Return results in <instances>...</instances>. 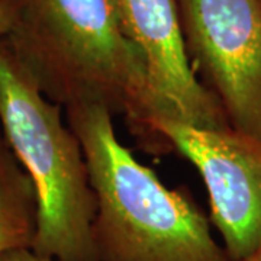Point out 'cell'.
I'll list each match as a JSON object with an SVG mask.
<instances>
[{"instance_id":"6da1fadb","label":"cell","mask_w":261,"mask_h":261,"mask_svg":"<svg viewBox=\"0 0 261 261\" xmlns=\"http://www.w3.org/2000/svg\"><path fill=\"white\" fill-rule=\"evenodd\" d=\"M10 47L39 90L63 108L100 105L159 155L152 123L167 118L145 61L126 37L119 0H13Z\"/></svg>"},{"instance_id":"7a4b0ae2","label":"cell","mask_w":261,"mask_h":261,"mask_svg":"<svg viewBox=\"0 0 261 261\" xmlns=\"http://www.w3.org/2000/svg\"><path fill=\"white\" fill-rule=\"evenodd\" d=\"M96 197L99 261H231L186 187L168 189L122 144L100 105L65 108Z\"/></svg>"},{"instance_id":"3957f363","label":"cell","mask_w":261,"mask_h":261,"mask_svg":"<svg viewBox=\"0 0 261 261\" xmlns=\"http://www.w3.org/2000/svg\"><path fill=\"white\" fill-rule=\"evenodd\" d=\"M63 109L0 37V125L37 197L31 248L57 261H99L92 238L96 197L82 144L64 123Z\"/></svg>"},{"instance_id":"277c9868","label":"cell","mask_w":261,"mask_h":261,"mask_svg":"<svg viewBox=\"0 0 261 261\" xmlns=\"http://www.w3.org/2000/svg\"><path fill=\"white\" fill-rule=\"evenodd\" d=\"M187 58L232 129L261 140V0H176Z\"/></svg>"},{"instance_id":"5b68a950","label":"cell","mask_w":261,"mask_h":261,"mask_svg":"<svg viewBox=\"0 0 261 261\" xmlns=\"http://www.w3.org/2000/svg\"><path fill=\"white\" fill-rule=\"evenodd\" d=\"M159 152L176 151L205 183L211 222L221 233L231 261L261 248V140L231 126L193 128L171 118L152 123Z\"/></svg>"},{"instance_id":"8992f818","label":"cell","mask_w":261,"mask_h":261,"mask_svg":"<svg viewBox=\"0 0 261 261\" xmlns=\"http://www.w3.org/2000/svg\"><path fill=\"white\" fill-rule=\"evenodd\" d=\"M123 29L145 61L167 118L193 128H228L222 108L199 83L183 42L176 0H119Z\"/></svg>"},{"instance_id":"52a82bcc","label":"cell","mask_w":261,"mask_h":261,"mask_svg":"<svg viewBox=\"0 0 261 261\" xmlns=\"http://www.w3.org/2000/svg\"><path fill=\"white\" fill-rule=\"evenodd\" d=\"M35 231V189L0 132V254L31 247Z\"/></svg>"},{"instance_id":"ba28073f","label":"cell","mask_w":261,"mask_h":261,"mask_svg":"<svg viewBox=\"0 0 261 261\" xmlns=\"http://www.w3.org/2000/svg\"><path fill=\"white\" fill-rule=\"evenodd\" d=\"M0 261H57L45 255H41L34 251L31 247H20L13 248L9 251L0 254Z\"/></svg>"},{"instance_id":"9c48e42d","label":"cell","mask_w":261,"mask_h":261,"mask_svg":"<svg viewBox=\"0 0 261 261\" xmlns=\"http://www.w3.org/2000/svg\"><path fill=\"white\" fill-rule=\"evenodd\" d=\"M15 22L13 0H0V37H6Z\"/></svg>"},{"instance_id":"30bf717a","label":"cell","mask_w":261,"mask_h":261,"mask_svg":"<svg viewBox=\"0 0 261 261\" xmlns=\"http://www.w3.org/2000/svg\"><path fill=\"white\" fill-rule=\"evenodd\" d=\"M241 261H261V248L257 252H254L252 255L247 257L245 260H241Z\"/></svg>"}]
</instances>
